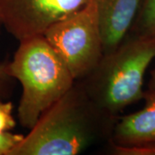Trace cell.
Segmentation results:
<instances>
[{"instance_id":"cell-1","label":"cell","mask_w":155,"mask_h":155,"mask_svg":"<svg viewBox=\"0 0 155 155\" xmlns=\"http://www.w3.org/2000/svg\"><path fill=\"white\" fill-rule=\"evenodd\" d=\"M117 118L97 105L78 80L41 114L10 155L82 153L108 142Z\"/></svg>"},{"instance_id":"cell-2","label":"cell","mask_w":155,"mask_h":155,"mask_svg":"<svg viewBox=\"0 0 155 155\" xmlns=\"http://www.w3.org/2000/svg\"><path fill=\"white\" fill-rule=\"evenodd\" d=\"M154 61L155 35L129 34L80 81L95 104L117 118L128 106L144 99L145 75Z\"/></svg>"},{"instance_id":"cell-3","label":"cell","mask_w":155,"mask_h":155,"mask_svg":"<svg viewBox=\"0 0 155 155\" xmlns=\"http://www.w3.org/2000/svg\"><path fill=\"white\" fill-rule=\"evenodd\" d=\"M8 70L11 77L21 84L17 118L28 130L76 82L43 35L19 41Z\"/></svg>"},{"instance_id":"cell-4","label":"cell","mask_w":155,"mask_h":155,"mask_svg":"<svg viewBox=\"0 0 155 155\" xmlns=\"http://www.w3.org/2000/svg\"><path fill=\"white\" fill-rule=\"evenodd\" d=\"M42 35L76 81L91 73L104 54L96 0L54 23Z\"/></svg>"},{"instance_id":"cell-5","label":"cell","mask_w":155,"mask_h":155,"mask_svg":"<svg viewBox=\"0 0 155 155\" xmlns=\"http://www.w3.org/2000/svg\"><path fill=\"white\" fill-rule=\"evenodd\" d=\"M90 0H0V24L18 41L42 35Z\"/></svg>"},{"instance_id":"cell-6","label":"cell","mask_w":155,"mask_h":155,"mask_svg":"<svg viewBox=\"0 0 155 155\" xmlns=\"http://www.w3.org/2000/svg\"><path fill=\"white\" fill-rule=\"evenodd\" d=\"M96 2L104 52L107 54L117 48L129 35L141 0H96Z\"/></svg>"},{"instance_id":"cell-7","label":"cell","mask_w":155,"mask_h":155,"mask_svg":"<svg viewBox=\"0 0 155 155\" xmlns=\"http://www.w3.org/2000/svg\"><path fill=\"white\" fill-rule=\"evenodd\" d=\"M144 107L118 117L109 140L120 146L155 145V93L145 92Z\"/></svg>"},{"instance_id":"cell-8","label":"cell","mask_w":155,"mask_h":155,"mask_svg":"<svg viewBox=\"0 0 155 155\" xmlns=\"http://www.w3.org/2000/svg\"><path fill=\"white\" fill-rule=\"evenodd\" d=\"M131 35H155V0H141Z\"/></svg>"},{"instance_id":"cell-9","label":"cell","mask_w":155,"mask_h":155,"mask_svg":"<svg viewBox=\"0 0 155 155\" xmlns=\"http://www.w3.org/2000/svg\"><path fill=\"white\" fill-rule=\"evenodd\" d=\"M14 105L10 101L0 98V133L9 132L16 127V120L13 116Z\"/></svg>"},{"instance_id":"cell-10","label":"cell","mask_w":155,"mask_h":155,"mask_svg":"<svg viewBox=\"0 0 155 155\" xmlns=\"http://www.w3.org/2000/svg\"><path fill=\"white\" fill-rule=\"evenodd\" d=\"M24 135L11 131L0 133V155H10L11 151L19 144Z\"/></svg>"},{"instance_id":"cell-11","label":"cell","mask_w":155,"mask_h":155,"mask_svg":"<svg viewBox=\"0 0 155 155\" xmlns=\"http://www.w3.org/2000/svg\"><path fill=\"white\" fill-rule=\"evenodd\" d=\"M11 77L8 70V63H0V98L5 94Z\"/></svg>"},{"instance_id":"cell-12","label":"cell","mask_w":155,"mask_h":155,"mask_svg":"<svg viewBox=\"0 0 155 155\" xmlns=\"http://www.w3.org/2000/svg\"><path fill=\"white\" fill-rule=\"evenodd\" d=\"M147 93H155V66L150 72V77L147 82V89L145 90Z\"/></svg>"}]
</instances>
